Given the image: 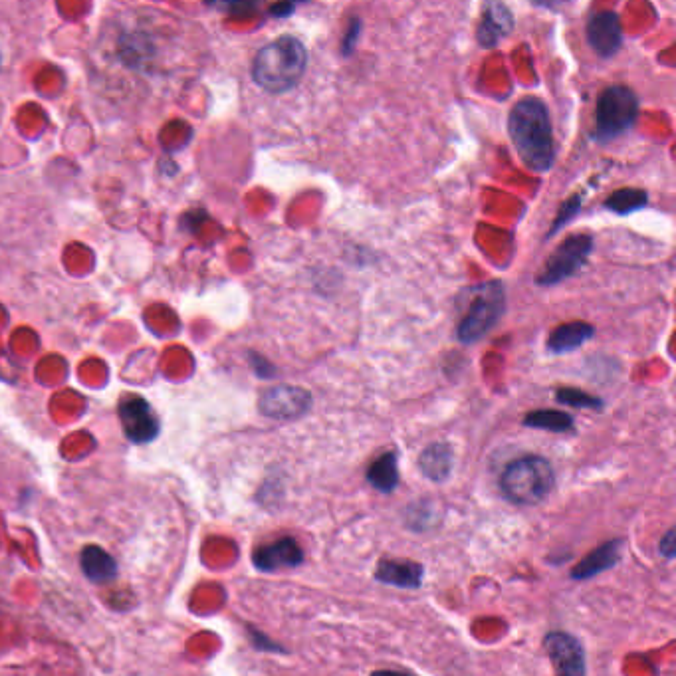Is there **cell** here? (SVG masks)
Wrapping results in <instances>:
<instances>
[{
  "instance_id": "obj_21",
  "label": "cell",
  "mask_w": 676,
  "mask_h": 676,
  "mask_svg": "<svg viewBox=\"0 0 676 676\" xmlns=\"http://www.w3.org/2000/svg\"><path fill=\"white\" fill-rule=\"evenodd\" d=\"M558 401L569 407H577V409H601V401L597 397L583 393L579 389H560Z\"/></svg>"
},
{
  "instance_id": "obj_13",
  "label": "cell",
  "mask_w": 676,
  "mask_h": 676,
  "mask_svg": "<svg viewBox=\"0 0 676 676\" xmlns=\"http://www.w3.org/2000/svg\"><path fill=\"white\" fill-rule=\"evenodd\" d=\"M514 26L512 12L504 4H486L480 26H478V42L484 48L496 46Z\"/></svg>"
},
{
  "instance_id": "obj_5",
  "label": "cell",
  "mask_w": 676,
  "mask_h": 676,
  "mask_svg": "<svg viewBox=\"0 0 676 676\" xmlns=\"http://www.w3.org/2000/svg\"><path fill=\"white\" fill-rule=\"evenodd\" d=\"M504 314V288L500 284L486 286L482 294L472 302L466 318L458 326V339L462 343H474L484 338Z\"/></svg>"
},
{
  "instance_id": "obj_23",
  "label": "cell",
  "mask_w": 676,
  "mask_h": 676,
  "mask_svg": "<svg viewBox=\"0 0 676 676\" xmlns=\"http://www.w3.org/2000/svg\"><path fill=\"white\" fill-rule=\"evenodd\" d=\"M676 530L675 528H671L667 534H665V538L659 542V552H661V556H665L667 560H673L676 556Z\"/></svg>"
},
{
  "instance_id": "obj_15",
  "label": "cell",
  "mask_w": 676,
  "mask_h": 676,
  "mask_svg": "<svg viewBox=\"0 0 676 676\" xmlns=\"http://www.w3.org/2000/svg\"><path fill=\"white\" fill-rule=\"evenodd\" d=\"M421 472L433 482L449 480L452 472V451L445 443H433L419 456Z\"/></svg>"
},
{
  "instance_id": "obj_25",
  "label": "cell",
  "mask_w": 676,
  "mask_h": 676,
  "mask_svg": "<svg viewBox=\"0 0 676 676\" xmlns=\"http://www.w3.org/2000/svg\"><path fill=\"white\" fill-rule=\"evenodd\" d=\"M371 676H413L411 673H401V671H375Z\"/></svg>"
},
{
  "instance_id": "obj_2",
  "label": "cell",
  "mask_w": 676,
  "mask_h": 676,
  "mask_svg": "<svg viewBox=\"0 0 676 676\" xmlns=\"http://www.w3.org/2000/svg\"><path fill=\"white\" fill-rule=\"evenodd\" d=\"M308 54L304 44L294 36H282L260 48L252 64L254 82L270 92L284 94L292 90L306 72Z\"/></svg>"
},
{
  "instance_id": "obj_14",
  "label": "cell",
  "mask_w": 676,
  "mask_h": 676,
  "mask_svg": "<svg viewBox=\"0 0 676 676\" xmlns=\"http://www.w3.org/2000/svg\"><path fill=\"white\" fill-rule=\"evenodd\" d=\"M621 550H623V540H611V542L599 546L587 558H583L581 564L573 567L571 577L573 579H591V577L611 569L613 565L619 562Z\"/></svg>"
},
{
  "instance_id": "obj_6",
  "label": "cell",
  "mask_w": 676,
  "mask_h": 676,
  "mask_svg": "<svg viewBox=\"0 0 676 676\" xmlns=\"http://www.w3.org/2000/svg\"><path fill=\"white\" fill-rule=\"evenodd\" d=\"M593 250V238L585 234H575L564 240L556 252L550 256L544 272L538 278L540 286H556L565 278L581 270Z\"/></svg>"
},
{
  "instance_id": "obj_7",
  "label": "cell",
  "mask_w": 676,
  "mask_h": 676,
  "mask_svg": "<svg viewBox=\"0 0 676 676\" xmlns=\"http://www.w3.org/2000/svg\"><path fill=\"white\" fill-rule=\"evenodd\" d=\"M262 415L276 421H294L312 409V395L294 385H276L262 393L258 401Z\"/></svg>"
},
{
  "instance_id": "obj_8",
  "label": "cell",
  "mask_w": 676,
  "mask_h": 676,
  "mask_svg": "<svg viewBox=\"0 0 676 676\" xmlns=\"http://www.w3.org/2000/svg\"><path fill=\"white\" fill-rule=\"evenodd\" d=\"M544 649H546L548 657L552 659L556 675H587L585 649H583V643L577 637H573L565 631H552L544 639Z\"/></svg>"
},
{
  "instance_id": "obj_9",
  "label": "cell",
  "mask_w": 676,
  "mask_h": 676,
  "mask_svg": "<svg viewBox=\"0 0 676 676\" xmlns=\"http://www.w3.org/2000/svg\"><path fill=\"white\" fill-rule=\"evenodd\" d=\"M119 419L123 425V433L131 443H151L159 435V421L151 405L137 395H129L121 401Z\"/></svg>"
},
{
  "instance_id": "obj_10",
  "label": "cell",
  "mask_w": 676,
  "mask_h": 676,
  "mask_svg": "<svg viewBox=\"0 0 676 676\" xmlns=\"http://www.w3.org/2000/svg\"><path fill=\"white\" fill-rule=\"evenodd\" d=\"M587 40L591 48L603 58H611L613 54H617L623 42L619 14L611 10L593 14L587 24Z\"/></svg>"
},
{
  "instance_id": "obj_24",
  "label": "cell",
  "mask_w": 676,
  "mask_h": 676,
  "mask_svg": "<svg viewBox=\"0 0 676 676\" xmlns=\"http://www.w3.org/2000/svg\"><path fill=\"white\" fill-rule=\"evenodd\" d=\"M294 10V4H278L272 6V14H280V16H288Z\"/></svg>"
},
{
  "instance_id": "obj_18",
  "label": "cell",
  "mask_w": 676,
  "mask_h": 676,
  "mask_svg": "<svg viewBox=\"0 0 676 676\" xmlns=\"http://www.w3.org/2000/svg\"><path fill=\"white\" fill-rule=\"evenodd\" d=\"M595 330L593 326L585 322H569L560 328H556L550 338H548V349L552 353H567L573 351L581 345H585L589 339L593 338Z\"/></svg>"
},
{
  "instance_id": "obj_1",
  "label": "cell",
  "mask_w": 676,
  "mask_h": 676,
  "mask_svg": "<svg viewBox=\"0 0 676 676\" xmlns=\"http://www.w3.org/2000/svg\"><path fill=\"white\" fill-rule=\"evenodd\" d=\"M508 131L520 159L530 169L538 173L552 169L556 159V143L550 113L542 100H520L510 112Z\"/></svg>"
},
{
  "instance_id": "obj_4",
  "label": "cell",
  "mask_w": 676,
  "mask_h": 676,
  "mask_svg": "<svg viewBox=\"0 0 676 676\" xmlns=\"http://www.w3.org/2000/svg\"><path fill=\"white\" fill-rule=\"evenodd\" d=\"M639 115V100L627 86H611L597 100L595 137L601 141L629 131Z\"/></svg>"
},
{
  "instance_id": "obj_3",
  "label": "cell",
  "mask_w": 676,
  "mask_h": 676,
  "mask_svg": "<svg viewBox=\"0 0 676 676\" xmlns=\"http://www.w3.org/2000/svg\"><path fill=\"white\" fill-rule=\"evenodd\" d=\"M556 486V472L544 456H522L510 462L500 476V490L520 506H534L544 502Z\"/></svg>"
},
{
  "instance_id": "obj_20",
  "label": "cell",
  "mask_w": 676,
  "mask_h": 676,
  "mask_svg": "<svg viewBox=\"0 0 676 676\" xmlns=\"http://www.w3.org/2000/svg\"><path fill=\"white\" fill-rule=\"evenodd\" d=\"M647 205V193L641 189H621L613 193L607 201L605 207L617 215H629Z\"/></svg>"
},
{
  "instance_id": "obj_11",
  "label": "cell",
  "mask_w": 676,
  "mask_h": 676,
  "mask_svg": "<svg viewBox=\"0 0 676 676\" xmlns=\"http://www.w3.org/2000/svg\"><path fill=\"white\" fill-rule=\"evenodd\" d=\"M304 558V550L294 538H280L272 544L260 546L252 556V562L260 571H278L298 567L304 564Z\"/></svg>"
},
{
  "instance_id": "obj_22",
  "label": "cell",
  "mask_w": 676,
  "mask_h": 676,
  "mask_svg": "<svg viewBox=\"0 0 676 676\" xmlns=\"http://www.w3.org/2000/svg\"><path fill=\"white\" fill-rule=\"evenodd\" d=\"M359 34H361V20H351V24H349V28H347V32L343 36V42H341V52L343 54H349L353 50Z\"/></svg>"
},
{
  "instance_id": "obj_12",
  "label": "cell",
  "mask_w": 676,
  "mask_h": 676,
  "mask_svg": "<svg viewBox=\"0 0 676 676\" xmlns=\"http://www.w3.org/2000/svg\"><path fill=\"white\" fill-rule=\"evenodd\" d=\"M425 567L405 560H383L375 569V579L399 589H417L423 583Z\"/></svg>"
},
{
  "instance_id": "obj_16",
  "label": "cell",
  "mask_w": 676,
  "mask_h": 676,
  "mask_svg": "<svg viewBox=\"0 0 676 676\" xmlns=\"http://www.w3.org/2000/svg\"><path fill=\"white\" fill-rule=\"evenodd\" d=\"M80 564H82L84 575L94 583H108L117 575L115 560L100 546L84 548L80 556Z\"/></svg>"
},
{
  "instance_id": "obj_19",
  "label": "cell",
  "mask_w": 676,
  "mask_h": 676,
  "mask_svg": "<svg viewBox=\"0 0 676 676\" xmlns=\"http://www.w3.org/2000/svg\"><path fill=\"white\" fill-rule=\"evenodd\" d=\"M526 427L532 429H542V431H552V433H569L573 431V417L567 415L564 411H534L524 419Z\"/></svg>"
},
{
  "instance_id": "obj_17",
  "label": "cell",
  "mask_w": 676,
  "mask_h": 676,
  "mask_svg": "<svg viewBox=\"0 0 676 676\" xmlns=\"http://www.w3.org/2000/svg\"><path fill=\"white\" fill-rule=\"evenodd\" d=\"M367 480H369V484L375 490H379L383 494L395 492V488L399 484L397 454L395 452H385L379 458H375L371 462V466L367 468Z\"/></svg>"
}]
</instances>
